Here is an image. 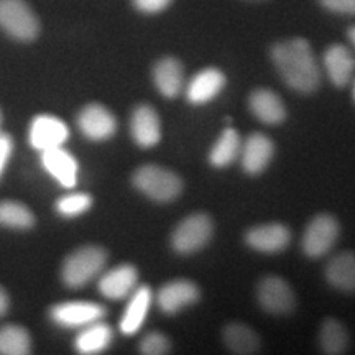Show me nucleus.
<instances>
[{
    "label": "nucleus",
    "mask_w": 355,
    "mask_h": 355,
    "mask_svg": "<svg viewBox=\"0 0 355 355\" xmlns=\"http://www.w3.org/2000/svg\"><path fill=\"white\" fill-rule=\"evenodd\" d=\"M78 125L84 137L96 141L110 139L117 130V121L112 112L99 104H91L84 107L78 117Z\"/></svg>",
    "instance_id": "obj_13"
},
{
    "label": "nucleus",
    "mask_w": 355,
    "mask_h": 355,
    "mask_svg": "<svg viewBox=\"0 0 355 355\" xmlns=\"http://www.w3.org/2000/svg\"><path fill=\"white\" fill-rule=\"evenodd\" d=\"M199 298H201V293L193 282L175 279V282H168L165 286L159 288L157 303L163 313L176 314L188 306L196 304Z\"/></svg>",
    "instance_id": "obj_11"
},
{
    "label": "nucleus",
    "mask_w": 355,
    "mask_h": 355,
    "mask_svg": "<svg viewBox=\"0 0 355 355\" xmlns=\"http://www.w3.org/2000/svg\"><path fill=\"white\" fill-rule=\"evenodd\" d=\"M152 290L148 286H139L132 293L125 313L121 319V331L125 336H133L144 326L146 314H148L150 304H152Z\"/></svg>",
    "instance_id": "obj_22"
},
{
    "label": "nucleus",
    "mask_w": 355,
    "mask_h": 355,
    "mask_svg": "<svg viewBox=\"0 0 355 355\" xmlns=\"http://www.w3.org/2000/svg\"><path fill=\"white\" fill-rule=\"evenodd\" d=\"M319 344L321 350L327 355H339L347 352L349 334L345 327L337 319H324L321 331H319Z\"/></svg>",
    "instance_id": "obj_26"
},
{
    "label": "nucleus",
    "mask_w": 355,
    "mask_h": 355,
    "mask_svg": "<svg viewBox=\"0 0 355 355\" xmlns=\"http://www.w3.org/2000/svg\"><path fill=\"white\" fill-rule=\"evenodd\" d=\"M69 137V128L63 121L53 115H38L30 125V145L38 152L63 146Z\"/></svg>",
    "instance_id": "obj_9"
},
{
    "label": "nucleus",
    "mask_w": 355,
    "mask_h": 355,
    "mask_svg": "<svg viewBox=\"0 0 355 355\" xmlns=\"http://www.w3.org/2000/svg\"><path fill=\"white\" fill-rule=\"evenodd\" d=\"M273 153L275 145L270 137L263 135V133H252L241 148V163L243 171L250 176L261 175L272 162Z\"/></svg>",
    "instance_id": "obj_12"
},
{
    "label": "nucleus",
    "mask_w": 355,
    "mask_h": 355,
    "mask_svg": "<svg viewBox=\"0 0 355 355\" xmlns=\"http://www.w3.org/2000/svg\"><path fill=\"white\" fill-rule=\"evenodd\" d=\"M257 298L266 313L278 314V316L290 314L296 306L295 293L285 279L279 277H266L261 279L257 290Z\"/></svg>",
    "instance_id": "obj_7"
},
{
    "label": "nucleus",
    "mask_w": 355,
    "mask_h": 355,
    "mask_svg": "<svg viewBox=\"0 0 355 355\" xmlns=\"http://www.w3.org/2000/svg\"><path fill=\"white\" fill-rule=\"evenodd\" d=\"M290 229L278 222L257 225L245 234L247 245L260 254H279L290 245Z\"/></svg>",
    "instance_id": "obj_10"
},
{
    "label": "nucleus",
    "mask_w": 355,
    "mask_h": 355,
    "mask_svg": "<svg viewBox=\"0 0 355 355\" xmlns=\"http://www.w3.org/2000/svg\"><path fill=\"white\" fill-rule=\"evenodd\" d=\"M0 354L25 355L30 354V336L20 326L0 327Z\"/></svg>",
    "instance_id": "obj_27"
},
{
    "label": "nucleus",
    "mask_w": 355,
    "mask_h": 355,
    "mask_svg": "<svg viewBox=\"0 0 355 355\" xmlns=\"http://www.w3.org/2000/svg\"><path fill=\"white\" fill-rule=\"evenodd\" d=\"M339 222L331 214H318L304 230L303 252L309 259H321L329 254L339 239Z\"/></svg>",
    "instance_id": "obj_6"
},
{
    "label": "nucleus",
    "mask_w": 355,
    "mask_h": 355,
    "mask_svg": "<svg viewBox=\"0 0 355 355\" xmlns=\"http://www.w3.org/2000/svg\"><path fill=\"white\" fill-rule=\"evenodd\" d=\"M12 139L7 135V133H0V175L3 173V168H6L8 158H10L12 153Z\"/></svg>",
    "instance_id": "obj_33"
},
{
    "label": "nucleus",
    "mask_w": 355,
    "mask_h": 355,
    "mask_svg": "<svg viewBox=\"0 0 355 355\" xmlns=\"http://www.w3.org/2000/svg\"><path fill=\"white\" fill-rule=\"evenodd\" d=\"M324 69L336 87H345L355 73V58L344 44H331L322 56Z\"/></svg>",
    "instance_id": "obj_15"
},
{
    "label": "nucleus",
    "mask_w": 355,
    "mask_h": 355,
    "mask_svg": "<svg viewBox=\"0 0 355 355\" xmlns=\"http://www.w3.org/2000/svg\"><path fill=\"white\" fill-rule=\"evenodd\" d=\"M347 38H349L350 44H352L354 50H355V25L349 26V30H347Z\"/></svg>",
    "instance_id": "obj_35"
},
{
    "label": "nucleus",
    "mask_w": 355,
    "mask_h": 355,
    "mask_svg": "<svg viewBox=\"0 0 355 355\" xmlns=\"http://www.w3.org/2000/svg\"><path fill=\"white\" fill-rule=\"evenodd\" d=\"M354 101H355V83H354Z\"/></svg>",
    "instance_id": "obj_36"
},
{
    "label": "nucleus",
    "mask_w": 355,
    "mask_h": 355,
    "mask_svg": "<svg viewBox=\"0 0 355 355\" xmlns=\"http://www.w3.org/2000/svg\"><path fill=\"white\" fill-rule=\"evenodd\" d=\"M171 2L173 0H132L133 7L141 13H148V15L166 10L171 6Z\"/></svg>",
    "instance_id": "obj_32"
},
{
    "label": "nucleus",
    "mask_w": 355,
    "mask_h": 355,
    "mask_svg": "<svg viewBox=\"0 0 355 355\" xmlns=\"http://www.w3.org/2000/svg\"><path fill=\"white\" fill-rule=\"evenodd\" d=\"M50 316L61 327H84L87 324L101 321L105 316V308L89 301H69L53 306Z\"/></svg>",
    "instance_id": "obj_8"
},
{
    "label": "nucleus",
    "mask_w": 355,
    "mask_h": 355,
    "mask_svg": "<svg viewBox=\"0 0 355 355\" xmlns=\"http://www.w3.org/2000/svg\"><path fill=\"white\" fill-rule=\"evenodd\" d=\"M139 272L132 265H121L109 270L99 282V291L109 300H123L135 291Z\"/></svg>",
    "instance_id": "obj_19"
},
{
    "label": "nucleus",
    "mask_w": 355,
    "mask_h": 355,
    "mask_svg": "<svg viewBox=\"0 0 355 355\" xmlns=\"http://www.w3.org/2000/svg\"><path fill=\"white\" fill-rule=\"evenodd\" d=\"M35 217L24 204L3 201L0 202V225L10 229H30L33 227Z\"/></svg>",
    "instance_id": "obj_28"
},
{
    "label": "nucleus",
    "mask_w": 355,
    "mask_h": 355,
    "mask_svg": "<svg viewBox=\"0 0 355 355\" xmlns=\"http://www.w3.org/2000/svg\"><path fill=\"white\" fill-rule=\"evenodd\" d=\"M8 309V296L7 293L0 288V316H3V314L7 313Z\"/></svg>",
    "instance_id": "obj_34"
},
{
    "label": "nucleus",
    "mask_w": 355,
    "mask_h": 355,
    "mask_svg": "<svg viewBox=\"0 0 355 355\" xmlns=\"http://www.w3.org/2000/svg\"><path fill=\"white\" fill-rule=\"evenodd\" d=\"M225 86V76L220 69L206 68L194 74L188 87H186V99L193 105H202L214 101Z\"/></svg>",
    "instance_id": "obj_14"
},
{
    "label": "nucleus",
    "mask_w": 355,
    "mask_h": 355,
    "mask_svg": "<svg viewBox=\"0 0 355 355\" xmlns=\"http://www.w3.org/2000/svg\"><path fill=\"white\" fill-rule=\"evenodd\" d=\"M0 123H2V114H0Z\"/></svg>",
    "instance_id": "obj_37"
},
{
    "label": "nucleus",
    "mask_w": 355,
    "mask_h": 355,
    "mask_svg": "<svg viewBox=\"0 0 355 355\" xmlns=\"http://www.w3.org/2000/svg\"><path fill=\"white\" fill-rule=\"evenodd\" d=\"M92 206V198L86 193L66 194L56 202V211L64 217H76L86 212Z\"/></svg>",
    "instance_id": "obj_29"
},
{
    "label": "nucleus",
    "mask_w": 355,
    "mask_h": 355,
    "mask_svg": "<svg viewBox=\"0 0 355 355\" xmlns=\"http://www.w3.org/2000/svg\"><path fill=\"white\" fill-rule=\"evenodd\" d=\"M214 234V224L207 214H191L184 217L171 234L173 250L181 255L196 254L209 243Z\"/></svg>",
    "instance_id": "obj_4"
},
{
    "label": "nucleus",
    "mask_w": 355,
    "mask_h": 355,
    "mask_svg": "<svg viewBox=\"0 0 355 355\" xmlns=\"http://www.w3.org/2000/svg\"><path fill=\"white\" fill-rule=\"evenodd\" d=\"M327 283L343 293H355V254L340 252L327 261L326 270Z\"/></svg>",
    "instance_id": "obj_21"
},
{
    "label": "nucleus",
    "mask_w": 355,
    "mask_h": 355,
    "mask_svg": "<svg viewBox=\"0 0 355 355\" xmlns=\"http://www.w3.org/2000/svg\"><path fill=\"white\" fill-rule=\"evenodd\" d=\"M133 186L157 202H171L183 191L181 178L158 165H144L133 173Z\"/></svg>",
    "instance_id": "obj_2"
},
{
    "label": "nucleus",
    "mask_w": 355,
    "mask_h": 355,
    "mask_svg": "<svg viewBox=\"0 0 355 355\" xmlns=\"http://www.w3.org/2000/svg\"><path fill=\"white\" fill-rule=\"evenodd\" d=\"M242 148L241 135L232 127L224 128L209 152V163L216 168H227L239 158Z\"/></svg>",
    "instance_id": "obj_25"
},
{
    "label": "nucleus",
    "mask_w": 355,
    "mask_h": 355,
    "mask_svg": "<svg viewBox=\"0 0 355 355\" xmlns=\"http://www.w3.org/2000/svg\"><path fill=\"white\" fill-rule=\"evenodd\" d=\"M270 56L278 74L293 91L311 94L319 87L321 73L308 40L290 38L275 43Z\"/></svg>",
    "instance_id": "obj_1"
},
{
    "label": "nucleus",
    "mask_w": 355,
    "mask_h": 355,
    "mask_svg": "<svg viewBox=\"0 0 355 355\" xmlns=\"http://www.w3.org/2000/svg\"><path fill=\"white\" fill-rule=\"evenodd\" d=\"M248 107L266 125H278L286 119V107L282 97L270 89H255L248 97Z\"/></svg>",
    "instance_id": "obj_20"
},
{
    "label": "nucleus",
    "mask_w": 355,
    "mask_h": 355,
    "mask_svg": "<svg viewBox=\"0 0 355 355\" xmlns=\"http://www.w3.org/2000/svg\"><path fill=\"white\" fill-rule=\"evenodd\" d=\"M105 261H107V254L104 248L96 245L83 247L64 260L61 277L66 286L81 288L104 268Z\"/></svg>",
    "instance_id": "obj_3"
},
{
    "label": "nucleus",
    "mask_w": 355,
    "mask_h": 355,
    "mask_svg": "<svg viewBox=\"0 0 355 355\" xmlns=\"http://www.w3.org/2000/svg\"><path fill=\"white\" fill-rule=\"evenodd\" d=\"M0 28L19 42L38 37L40 21L25 0H0Z\"/></svg>",
    "instance_id": "obj_5"
},
{
    "label": "nucleus",
    "mask_w": 355,
    "mask_h": 355,
    "mask_svg": "<svg viewBox=\"0 0 355 355\" xmlns=\"http://www.w3.org/2000/svg\"><path fill=\"white\" fill-rule=\"evenodd\" d=\"M42 163L63 188H74L78 183V162L63 146L42 152Z\"/></svg>",
    "instance_id": "obj_18"
},
{
    "label": "nucleus",
    "mask_w": 355,
    "mask_h": 355,
    "mask_svg": "<svg viewBox=\"0 0 355 355\" xmlns=\"http://www.w3.org/2000/svg\"><path fill=\"white\" fill-rule=\"evenodd\" d=\"M130 132L135 144L141 148H152L162 140V123L157 110L150 105H139L130 119Z\"/></svg>",
    "instance_id": "obj_16"
},
{
    "label": "nucleus",
    "mask_w": 355,
    "mask_h": 355,
    "mask_svg": "<svg viewBox=\"0 0 355 355\" xmlns=\"http://www.w3.org/2000/svg\"><path fill=\"white\" fill-rule=\"evenodd\" d=\"M153 83L157 91L166 99H175L184 87V69L175 56H165L153 66Z\"/></svg>",
    "instance_id": "obj_17"
},
{
    "label": "nucleus",
    "mask_w": 355,
    "mask_h": 355,
    "mask_svg": "<svg viewBox=\"0 0 355 355\" xmlns=\"http://www.w3.org/2000/svg\"><path fill=\"white\" fill-rule=\"evenodd\" d=\"M319 3L327 12L337 13V15L355 17V0H319Z\"/></svg>",
    "instance_id": "obj_31"
},
{
    "label": "nucleus",
    "mask_w": 355,
    "mask_h": 355,
    "mask_svg": "<svg viewBox=\"0 0 355 355\" xmlns=\"http://www.w3.org/2000/svg\"><path fill=\"white\" fill-rule=\"evenodd\" d=\"M140 352L145 355H165L171 352V343L166 336L152 332L145 336L140 343Z\"/></svg>",
    "instance_id": "obj_30"
},
{
    "label": "nucleus",
    "mask_w": 355,
    "mask_h": 355,
    "mask_svg": "<svg viewBox=\"0 0 355 355\" xmlns=\"http://www.w3.org/2000/svg\"><path fill=\"white\" fill-rule=\"evenodd\" d=\"M112 329L105 322L96 321L87 324L79 332L74 345L79 354H99L105 350L112 343Z\"/></svg>",
    "instance_id": "obj_24"
},
{
    "label": "nucleus",
    "mask_w": 355,
    "mask_h": 355,
    "mask_svg": "<svg viewBox=\"0 0 355 355\" xmlns=\"http://www.w3.org/2000/svg\"><path fill=\"white\" fill-rule=\"evenodd\" d=\"M224 337V344L227 345L230 352L241 354V355H250L259 354L261 343L260 337L257 332L242 322H230L224 327L222 332Z\"/></svg>",
    "instance_id": "obj_23"
}]
</instances>
